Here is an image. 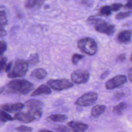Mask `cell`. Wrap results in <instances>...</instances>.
Segmentation results:
<instances>
[{"label":"cell","instance_id":"cell-1","mask_svg":"<svg viewBox=\"0 0 132 132\" xmlns=\"http://www.w3.org/2000/svg\"><path fill=\"white\" fill-rule=\"evenodd\" d=\"M4 87V91L8 94H28L34 89V85L23 79H15L10 81Z\"/></svg>","mask_w":132,"mask_h":132},{"label":"cell","instance_id":"cell-2","mask_svg":"<svg viewBox=\"0 0 132 132\" xmlns=\"http://www.w3.org/2000/svg\"><path fill=\"white\" fill-rule=\"evenodd\" d=\"M28 68V63L27 61L18 59L15 61L13 67L8 73V77L11 78H15L18 77H24Z\"/></svg>","mask_w":132,"mask_h":132},{"label":"cell","instance_id":"cell-3","mask_svg":"<svg viewBox=\"0 0 132 132\" xmlns=\"http://www.w3.org/2000/svg\"><path fill=\"white\" fill-rule=\"evenodd\" d=\"M77 46L83 53L92 56L96 54L97 46L95 40L90 37H85L79 39L77 41Z\"/></svg>","mask_w":132,"mask_h":132},{"label":"cell","instance_id":"cell-4","mask_svg":"<svg viewBox=\"0 0 132 132\" xmlns=\"http://www.w3.org/2000/svg\"><path fill=\"white\" fill-rule=\"evenodd\" d=\"M25 106L28 108V111L31 112L36 118V120L40 118L42 114V108L43 104L40 100L31 99L25 102Z\"/></svg>","mask_w":132,"mask_h":132},{"label":"cell","instance_id":"cell-5","mask_svg":"<svg viewBox=\"0 0 132 132\" xmlns=\"http://www.w3.org/2000/svg\"><path fill=\"white\" fill-rule=\"evenodd\" d=\"M47 85L52 89L56 91H62L71 88L73 84L69 79L62 78L50 79L47 81Z\"/></svg>","mask_w":132,"mask_h":132},{"label":"cell","instance_id":"cell-6","mask_svg":"<svg viewBox=\"0 0 132 132\" xmlns=\"http://www.w3.org/2000/svg\"><path fill=\"white\" fill-rule=\"evenodd\" d=\"M97 94L94 92H89L78 98L75 104L79 107H87L94 103L97 99Z\"/></svg>","mask_w":132,"mask_h":132},{"label":"cell","instance_id":"cell-7","mask_svg":"<svg viewBox=\"0 0 132 132\" xmlns=\"http://www.w3.org/2000/svg\"><path fill=\"white\" fill-rule=\"evenodd\" d=\"M90 77V74L87 71L77 70L74 71L71 75L73 82L76 84H84L88 81Z\"/></svg>","mask_w":132,"mask_h":132},{"label":"cell","instance_id":"cell-8","mask_svg":"<svg viewBox=\"0 0 132 132\" xmlns=\"http://www.w3.org/2000/svg\"><path fill=\"white\" fill-rule=\"evenodd\" d=\"M127 81V77L124 75H119L109 79L105 84V87L108 90L114 89L118 88Z\"/></svg>","mask_w":132,"mask_h":132},{"label":"cell","instance_id":"cell-9","mask_svg":"<svg viewBox=\"0 0 132 132\" xmlns=\"http://www.w3.org/2000/svg\"><path fill=\"white\" fill-rule=\"evenodd\" d=\"M94 29L96 31L108 36L112 35L115 31V26L112 24H108L104 20L94 25Z\"/></svg>","mask_w":132,"mask_h":132},{"label":"cell","instance_id":"cell-10","mask_svg":"<svg viewBox=\"0 0 132 132\" xmlns=\"http://www.w3.org/2000/svg\"><path fill=\"white\" fill-rule=\"evenodd\" d=\"M14 119L23 123H30L36 120L35 117L29 111H18L14 114Z\"/></svg>","mask_w":132,"mask_h":132},{"label":"cell","instance_id":"cell-11","mask_svg":"<svg viewBox=\"0 0 132 132\" xmlns=\"http://www.w3.org/2000/svg\"><path fill=\"white\" fill-rule=\"evenodd\" d=\"M24 107V105L21 103H16L13 104H4L1 105V109L10 113L18 112L22 110Z\"/></svg>","mask_w":132,"mask_h":132},{"label":"cell","instance_id":"cell-12","mask_svg":"<svg viewBox=\"0 0 132 132\" xmlns=\"http://www.w3.org/2000/svg\"><path fill=\"white\" fill-rule=\"evenodd\" d=\"M68 125L73 131L76 132L85 131L88 128L87 124L79 121H71L68 123Z\"/></svg>","mask_w":132,"mask_h":132},{"label":"cell","instance_id":"cell-13","mask_svg":"<svg viewBox=\"0 0 132 132\" xmlns=\"http://www.w3.org/2000/svg\"><path fill=\"white\" fill-rule=\"evenodd\" d=\"M131 31L124 30L120 31L117 35V39L120 43H128L131 40Z\"/></svg>","mask_w":132,"mask_h":132},{"label":"cell","instance_id":"cell-14","mask_svg":"<svg viewBox=\"0 0 132 132\" xmlns=\"http://www.w3.org/2000/svg\"><path fill=\"white\" fill-rule=\"evenodd\" d=\"M51 93L50 88L45 85H41L39 86L36 89H35L31 94V96H38L42 94H48Z\"/></svg>","mask_w":132,"mask_h":132},{"label":"cell","instance_id":"cell-15","mask_svg":"<svg viewBox=\"0 0 132 132\" xmlns=\"http://www.w3.org/2000/svg\"><path fill=\"white\" fill-rule=\"evenodd\" d=\"M47 75V72L43 69L37 68L33 70L31 74V77L37 79L41 80L44 78Z\"/></svg>","mask_w":132,"mask_h":132},{"label":"cell","instance_id":"cell-16","mask_svg":"<svg viewBox=\"0 0 132 132\" xmlns=\"http://www.w3.org/2000/svg\"><path fill=\"white\" fill-rule=\"evenodd\" d=\"M106 110V106L101 105H96L94 106L91 111V116L93 117L96 118L101 115Z\"/></svg>","mask_w":132,"mask_h":132},{"label":"cell","instance_id":"cell-17","mask_svg":"<svg viewBox=\"0 0 132 132\" xmlns=\"http://www.w3.org/2000/svg\"><path fill=\"white\" fill-rule=\"evenodd\" d=\"M47 119L52 122H62L67 120V116L64 114H53L49 116Z\"/></svg>","mask_w":132,"mask_h":132},{"label":"cell","instance_id":"cell-18","mask_svg":"<svg viewBox=\"0 0 132 132\" xmlns=\"http://www.w3.org/2000/svg\"><path fill=\"white\" fill-rule=\"evenodd\" d=\"M45 0H27L25 4V7L27 9H32L37 6L41 7L44 3Z\"/></svg>","mask_w":132,"mask_h":132},{"label":"cell","instance_id":"cell-19","mask_svg":"<svg viewBox=\"0 0 132 132\" xmlns=\"http://www.w3.org/2000/svg\"><path fill=\"white\" fill-rule=\"evenodd\" d=\"M128 105L125 102H121L114 106L113 108V111L117 114L121 115L123 111L128 107Z\"/></svg>","mask_w":132,"mask_h":132},{"label":"cell","instance_id":"cell-20","mask_svg":"<svg viewBox=\"0 0 132 132\" xmlns=\"http://www.w3.org/2000/svg\"><path fill=\"white\" fill-rule=\"evenodd\" d=\"M8 22L6 11L3 7H0V25L5 26Z\"/></svg>","mask_w":132,"mask_h":132},{"label":"cell","instance_id":"cell-21","mask_svg":"<svg viewBox=\"0 0 132 132\" xmlns=\"http://www.w3.org/2000/svg\"><path fill=\"white\" fill-rule=\"evenodd\" d=\"M0 118L3 123L7 121H13L14 118H12L7 112L0 109Z\"/></svg>","mask_w":132,"mask_h":132},{"label":"cell","instance_id":"cell-22","mask_svg":"<svg viewBox=\"0 0 132 132\" xmlns=\"http://www.w3.org/2000/svg\"><path fill=\"white\" fill-rule=\"evenodd\" d=\"M99 13L100 15L109 16L111 14V9L109 6L105 5L101 7L99 10Z\"/></svg>","mask_w":132,"mask_h":132},{"label":"cell","instance_id":"cell-23","mask_svg":"<svg viewBox=\"0 0 132 132\" xmlns=\"http://www.w3.org/2000/svg\"><path fill=\"white\" fill-rule=\"evenodd\" d=\"M27 61L28 64L35 65V64H37L39 61L38 54L37 53H34V54H31L29 56V57L28 59V60Z\"/></svg>","mask_w":132,"mask_h":132},{"label":"cell","instance_id":"cell-24","mask_svg":"<svg viewBox=\"0 0 132 132\" xmlns=\"http://www.w3.org/2000/svg\"><path fill=\"white\" fill-rule=\"evenodd\" d=\"M131 11L130 10L125 11V12H121L116 14L115 18L117 20H122L129 16L131 15Z\"/></svg>","mask_w":132,"mask_h":132},{"label":"cell","instance_id":"cell-25","mask_svg":"<svg viewBox=\"0 0 132 132\" xmlns=\"http://www.w3.org/2000/svg\"><path fill=\"white\" fill-rule=\"evenodd\" d=\"M103 20L98 18H97L95 16H90L87 21V22L90 24H92V25H95L100 22H101V21H102Z\"/></svg>","mask_w":132,"mask_h":132},{"label":"cell","instance_id":"cell-26","mask_svg":"<svg viewBox=\"0 0 132 132\" xmlns=\"http://www.w3.org/2000/svg\"><path fill=\"white\" fill-rule=\"evenodd\" d=\"M84 58V56L78 54H74L72 57V62L73 64L77 65L78 62Z\"/></svg>","mask_w":132,"mask_h":132},{"label":"cell","instance_id":"cell-27","mask_svg":"<svg viewBox=\"0 0 132 132\" xmlns=\"http://www.w3.org/2000/svg\"><path fill=\"white\" fill-rule=\"evenodd\" d=\"M7 58L5 56L2 57L0 59V74L5 71L6 65L7 64Z\"/></svg>","mask_w":132,"mask_h":132},{"label":"cell","instance_id":"cell-28","mask_svg":"<svg viewBox=\"0 0 132 132\" xmlns=\"http://www.w3.org/2000/svg\"><path fill=\"white\" fill-rule=\"evenodd\" d=\"M53 129L55 131H64V132H67V131H70L71 130L67 127V126L63 125H57L55 127H54Z\"/></svg>","mask_w":132,"mask_h":132},{"label":"cell","instance_id":"cell-29","mask_svg":"<svg viewBox=\"0 0 132 132\" xmlns=\"http://www.w3.org/2000/svg\"><path fill=\"white\" fill-rule=\"evenodd\" d=\"M15 129L19 131H31L32 130L31 127L25 125H21L16 127L15 128Z\"/></svg>","mask_w":132,"mask_h":132},{"label":"cell","instance_id":"cell-30","mask_svg":"<svg viewBox=\"0 0 132 132\" xmlns=\"http://www.w3.org/2000/svg\"><path fill=\"white\" fill-rule=\"evenodd\" d=\"M7 43L2 40H0V57L6 51Z\"/></svg>","mask_w":132,"mask_h":132},{"label":"cell","instance_id":"cell-31","mask_svg":"<svg viewBox=\"0 0 132 132\" xmlns=\"http://www.w3.org/2000/svg\"><path fill=\"white\" fill-rule=\"evenodd\" d=\"M123 6V4L121 3H113L110 7L111 8V10L113 11H116L120 10Z\"/></svg>","mask_w":132,"mask_h":132},{"label":"cell","instance_id":"cell-32","mask_svg":"<svg viewBox=\"0 0 132 132\" xmlns=\"http://www.w3.org/2000/svg\"><path fill=\"white\" fill-rule=\"evenodd\" d=\"M125 96V93L122 91H118L115 93L114 97L117 100H121Z\"/></svg>","mask_w":132,"mask_h":132},{"label":"cell","instance_id":"cell-33","mask_svg":"<svg viewBox=\"0 0 132 132\" xmlns=\"http://www.w3.org/2000/svg\"><path fill=\"white\" fill-rule=\"evenodd\" d=\"M12 64H13V62L12 61H10L9 62H8V63H7L6 65V67H5V72H7L8 73L10 70L11 69V68H12Z\"/></svg>","mask_w":132,"mask_h":132},{"label":"cell","instance_id":"cell-34","mask_svg":"<svg viewBox=\"0 0 132 132\" xmlns=\"http://www.w3.org/2000/svg\"><path fill=\"white\" fill-rule=\"evenodd\" d=\"M126 60V55L124 54H120L117 57V60L120 62H124Z\"/></svg>","mask_w":132,"mask_h":132},{"label":"cell","instance_id":"cell-35","mask_svg":"<svg viewBox=\"0 0 132 132\" xmlns=\"http://www.w3.org/2000/svg\"><path fill=\"white\" fill-rule=\"evenodd\" d=\"M6 35V31L4 28V26L0 25V38Z\"/></svg>","mask_w":132,"mask_h":132},{"label":"cell","instance_id":"cell-36","mask_svg":"<svg viewBox=\"0 0 132 132\" xmlns=\"http://www.w3.org/2000/svg\"><path fill=\"white\" fill-rule=\"evenodd\" d=\"M110 73V71L109 70H107L106 71H105L103 73H102V74L101 75L100 77L101 79H105Z\"/></svg>","mask_w":132,"mask_h":132},{"label":"cell","instance_id":"cell-37","mask_svg":"<svg viewBox=\"0 0 132 132\" xmlns=\"http://www.w3.org/2000/svg\"><path fill=\"white\" fill-rule=\"evenodd\" d=\"M131 6H132L131 0H129L125 5V7L127 9H131Z\"/></svg>","mask_w":132,"mask_h":132},{"label":"cell","instance_id":"cell-38","mask_svg":"<svg viewBox=\"0 0 132 132\" xmlns=\"http://www.w3.org/2000/svg\"><path fill=\"white\" fill-rule=\"evenodd\" d=\"M131 68H130L128 70V78H129V80L130 82H131Z\"/></svg>","mask_w":132,"mask_h":132},{"label":"cell","instance_id":"cell-39","mask_svg":"<svg viewBox=\"0 0 132 132\" xmlns=\"http://www.w3.org/2000/svg\"><path fill=\"white\" fill-rule=\"evenodd\" d=\"M4 91V87H0V94Z\"/></svg>","mask_w":132,"mask_h":132},{"label":"cell","instance_id":"cell-40","mask_svg":"<svg viewBox=\"0 0 132 132\" xmlns=\"http://www.w3.org/2000/svg\"><path fill=\"white\" fill-rule=\"evenodd\" d=\"M39 131H52L50 130H48V129H42L39 130Z\"/></svg>","mask_w":132,"mask_h":132},{"label":"cell","instance_id":"cell-41","mask_svg":"<svg viewBox=\"0 0 132 132\" xmlns=\"http://www.w3.org/2000/svg\"><path fill=\"white\" fill-rule=\"evenodd\" d=\"M3 123L2 122V120H1V118H0V124H3Z\"/></svg>","mask_w":132,"mask_h":132}]
</instances>
